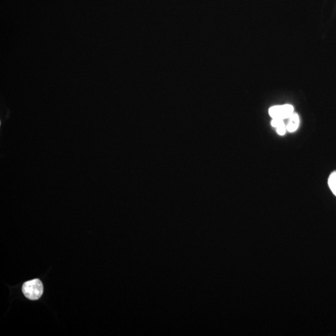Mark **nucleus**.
Instances as JSON below:
<instances>
[{
    "label": "nucleus",
    "mask_w": 336,
    "mask_h": 336,
    "mask_svg": "<svg viewBox=\"0 0 336 336\" xmlns=\"http://www.w3.org/2000/svg\"><path fill=\"white\" fill-rule=\"evenodd\" d=\"M24 296L31 300H38L43 293V285L39 279H34L24 283L22 287Z\"/></svg>",
    "instance_id": "nucleus-1"
},
{
    "label": "nucleus",
    "mask_w": 336,
    "mask_h": 336,
    "mask_svg": "<svg viewBox=\"0 0 336 336\" xmlns=\"http://www.w3.org/2000/svg\"><path fill=\"white\" fill-rule=\"evenodd\" d=\"M268 112L272 118L288 119L294 113V107L289 104L273 106L269 109Z\"/></svg>",
    "instance_id": "nucleus-2"
},
{
    "label": "nucleus",
    "mask_w": 336,
    "mask_h": 336,
    "mask_svg": "<svg viewBox=\"0 0 336 336\" xmlns=\"http://www.w3.org/2000/svg\"><path fill=\"white\" fill-rule=\"evenodd\" d=\"M300 117L297 113L294 112L288 118V124L286 125V130L288 132L293 133L297 130L300 126Z\"/></svg>",
    "instance_id": "nucleus-3"
},
{
    "label": "nucleus",
    "mask_w": 336,
    "mask_h": 336,
    "mask_svg": "<svg viewBox=\"0 0 336 336\" xmlns=\"http://www.w3.org/2000/svg\"><path fill=\"white\" fill-rule=\"evenodd\" d=\"M328 184L330 186L331 191L336 196V171L333 172L330 175L328 179Z\"/></svg>",
    "instance_id": "nucleus-4"
},
{
    "label": "nucleus",
    "mask_w": 336,
    "mask_h": 336,
    "mask_svg": "<svg viewBox=\"0 0 336 336\" xmlns=\"http://www.w3.org/2000/svg\"><path fill=\"white\" fill-rule=\"evenodd\" d=\"M283 120V119H281V118H272L271 122V126L276 128L280 127V125L285 123Z\"/></svg>",
    "instance_id": "nucleus-5"
},
{
    "label": "nucleus",
    "mask_w": 336,
    "mask_h": 336,
    "mask_svg": "<svg viewBox=\"0 0 336 336\" xmlns=\"http://www.w3.org/2000/svg\"><path fill=\"white\" fill-rule=\"evenodd\" d=\"M286 127L285 123H283V125L280 126L276 128V132H277L279 135L283 136L285 135L286 132Z\"/></svg>",
    "instance_id": "nucleus-6"
}]
</instances>
